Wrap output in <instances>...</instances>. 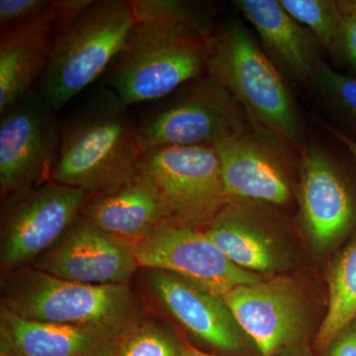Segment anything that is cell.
Returning a JSON list of instances; mask_svg holds the SVG:
<instances>
[{"mask_svg":"<svg viewBox=\"0 0 356 356\" xmlns=\"http://www.w3.org/2000/svg\"><path fill=\"white\" fill-rule=\"evenodd\" d=\"M60 145L57 111L37 89L0 112L2 197L51 180Z\"/></svg>","mask_w":356,"mask_h":356,"instance_id":"9","label":"cell"},{"mask_svg":"<svg viewBox=\"0 0 356 356\" xmlns=\"http://www.w3.org/2000/svg\"><path fill=\"white\" fill-rule=\"evenodd\" d=\"M126 245L139 266L175 274L221 296L241 285L264 280L234 264L203 231L177 222H168L147 238Z\"/></svg>","mask_w":356,"mask_h":356,"instance_id":"11","label":"cell"},{"mask_svg":"<svg viewBox=\"0 0 356 356\" xmlns=\"http://www.w3.org/2000/svg\"><path fill=\"white\" fill-rule=\"evenodd\" d=\"M323 125H324V127L327 129L330 133H332V135H334V137H336L337 139L339 140V142H341V144H343V146L346 147V149H348V151L350 152L351 156H353V158L355 159V161H356V142L350 139V138L346 137V136H344L343 134L339 132L337 129L332 127V126L330 125L329 123H325L324 122Z\"/></svg>","mask_w":356,"mask_h":356,"instance_id":"31","label":"cell"},{"mask_svg":"<svg viewBox=\"0 0 356 356\" xmlns=\"http://www.w3.org/2000/svg\"><path fill=\"white\" fill-rule=\"evenodd\" d=\"M93 1L95 0H53L50 14L55 36L74 24Z\"/></svg>","mask_w":356,"mask_h":356,"instance_id":"28","label":"cell"},{"mask_svg":"<svg viewBox=\"0 0 356 356\" xmlns=\"http://www.w3.org/2000/svg\"><path fill=\"white\" fill-rule=\"evenodd\" d=\"M290 15L313 33L321 46L334 54L343 14L336 0H280Z\"/></svg>","mask_w":356,"mask_h":356,"instance_id":"25","label":"cell"},{"mask_svg":"<svg viewBox=\"0 0 356 356\" xmlns=\"http://www.w3.org/2000/svg\"><path fill=\"white\" fill-rule=\"evenodd\" d=\"M337 4L343 16L356 17V0H337Z\"/></svg>","mask_w":356,"mask_h":356,"instance_id":"32","label":"cell"},{"mask_svg":"<svg viewBox=\"0 0 356 356\" xmlns=\"http://www.w3.org/2000/svg\"><path fill=\"white\" fill-rule=\"evenodd\" d=\"M329 292V308L315 339V348L322 355L334 337L356 318V238L332 264Z\"/></svg>","mask_w":356,"mask_h":356,"instance_id":"21","label":"cell"},{"mask_svg":"<svg viewBox=\"0 0 356 356\" xmlns=\"http://www.w3.org/2000/svg\"><path fill=\"white\" fill-rule=\"evenodd\" d=\"M163 99L137 123L144 152L214 145L242 130L250 121L240 103L208 74Z\"/></svg>","mask_w":356,"mask_h":356,"instance_id":"6","label":"cell"},{"mask_svg":"<svg viewBox=\"0 0 356 356\" xmlns=\"http://www.w3.org/2000/svg\"><path fill=\"white\" fill-rule=\"evenodd\" d=\"M50 0H1L0 28L17 24L44 13L51 6Z\"/></svg>","mask_w":356,"mask_h":356,"instance_id":"26","label":"cell"},{"mask_svg":"<svg viewBox=\"0 0 356 356\" xmlns=\"http://www.w3.org/2000/svg\"><path fill=\"white\" fill-rule=\"evenodd\" d=\"M149 290L180 325L201 341L233 355L248 350L247 336L224 297L170 273L149 269Z\"/></svg>","mask_w":356,"mask_h":356,"instance_id":"15","label":"cell"},{"mask_svg":"<svg viewBox=\"0 0 356 356\" xmlns=\"http://www.w3.org/2000/svg\"><path fill=\"white\" fill-rule=\"evenodd\" d=\"M222 297L261 356H276L286 346L306 341V307L291 280H264L234 288Z\"/></svg>","mask_w":356,"mask_h":356,"instance_id":"13","label":"cell"},{"mask_svg":"<svg viewBox=\"0 0 356 356\" xmlns=\"http://www.w3.org/2000/svg\"><path fill=\"white\" fill-rule=\"evenodd\" d=\"M181 343L158 321L145 318L118 337L110 356H181Z\"/></svg>","mask_w":356,"mask_h":356,"instance_id":"24","label":"cell"},{"mask_svg":"<svg viewBox=\"0 0 356 356\" xmlns=\"http://www.w3.org/2000/svg\"><path fill=\"white\" fill-rule=\"evenodd\" d=\"M235 6L254 26L262 48L286 79L310 83L322 58L313 33L290 15L280 0H236Z\"/></svg>","mask_w":356,"mask_h":356,"instance_id":"17","label":"cell"},{"mask_svg":"<svg viewBox=\"0 0 356 356\" xmlns=\"http://www.w3.org/2000/svg\"><path fill=\"white\" fill-rule=\"evenodd\" d=\"M136 23L186 28L212 37V13L202 4L182 0H128Z\"/></svg>","mask_w":356,"mask_h":356,"instance_id":"23","label":"cell"},{"mask_svg":"<svg viewBox=\"0 0 356 356\" xmlns=\"http://www.w3.org/2000/svg\"><path fill=\"white\" fill-rule=\"evenodd\" d=\"M208 74L240 103L250 122L301 153L305 127L286 77L241 21L215 28Z\"/></svg>","mask_w":356,"mask_h":356,"instance_id":"2","label":"cell"},{"mask_svg":"<svg viewBox=\"0 0 356 356\" xmlns=\"http://www.w3.org/2000/svg\"><path fill=\"white\" fill-rule=\"evenodd\" d=\"M299 156L300 221L313 247L325 252L356 226V193L325 147L310 142Z\"/></svg>","mask_w":356,"mask_h":356,"instance_id":"12","label":"cell"},{"mask_svg":"<svg viewBox=\"0 0 356 356\" xmlns=\"http://www.w3.org/2000/svg\"><path fill=\"white\" fill-rule=\"evenodd\" d=\"M31 266L60 280L103 285L128 283L139 264L126 243L81 216Z\"/></svg>","mask_w":356,"mask_h":356,"instance_id":"14","label":"cell"},{"mask_svg":"<svg viewBox=\"0 0 356 356\" xmlns=\"http://www.w3.org/2000/svg\"><path fill=\"white\" fill-rule=\"evenodd\" d=\"M0 356H17L3 341H0Z\"/></svg>","mask_w":356,"mask_h":356,"instance_id":"34","label":"cell"},{"mask_svg":"<svg viewBox=\"0 0 356 356\" xmlns=\"http://www.w3.org/2000/svg\"><path fill=\"white\" fill-rule=\"evenodd\" d=\"M88 194L54 180L4 200L0 259L8 273L32 264L81 217Z\"/></svg>","mask_w":356,"mask_h":356,"instance_id":"7","label":"cell"},{"mask_svg":"<svg viewBox=\"0 0 356 356\" xmlns=\"http://www.w3.org/2000/svg\"><path fill=\"white\" fill-rule=\"evenodd\" d=\"M229 201L285 205L293 198L294 149L248 121L233 135L215 143Z\"/></svg>","mask_w":356,"mask_h":356,"instance_id":"10","label":"cell"},{"mask_svg":"<svg viewBox=\"0 0 356 356\" xmlns=\"http://www.w3.org/2000/svg\"><path fill=\"white\" fill-rule=\"evenodd\" d=\"M276 356H315L306 341H298L281 350Z\"/></svg>","mask_w":356,"mask_h":356,"instance_id":"30","label":"cell"},{"mask_svg":"<svg viewBox=\"0 0 356 356\" xmlns=\"http://www.w3.org/2000/svg\"><path fill=\"white\" fill-rule=\"evenodd\" d=\"M324 356H356V318L334 337Z\"/></svg>","mask_w":356,"mask_h":356,"instance_id":"29","label":"cell"},{"mask_svg":"<svg viewBox=\"0 0 356 356\" xmlns=\"http://www.w3.org/2000/svg\"><path fill=\"white\" fill-rule=\"evenodd\" d=\"M2 293V305L40 322L105 327L124 334L145 318L129 283L84 284L24 266L9 273Z\"/></svg>","mask_w":356,"mask_h":356,"instance_id":"4","label":"cell"},{"mask_svg":"<svg viewBox=\"0 0 356 356\" xmlns=\"http://www.w3.org/2000/svg\"><path fill=\"white\" fill-rule=\"evenodd\" d=\"M309 86L336 121L332 126L356 142V79L332 69L321 60Z\"/></svg>","mask_w":356,"mask_h":356,"instance_id":"22","label":"cell"},{"mask_svg":"<svg viewBox=\"0 0 356 356\" xmlns=\"http://www.w3.org/2000/svg\"><path fill=\"white\" fill-rule=\"evenodd\" d=\"M135 19L128 1L95 0L83 15L54 37L37 90L56 111L104 74Z\"/></svg>","mask_w":356,"mask_h":356,"instance_id":"5","label":"cell"},{"mask_svg":"<svg viewBox=\"0 0 356 356\" xmlns=\"http://www.w3.org/2000/svg\"><path fill=\"white\" fill-rule=\"evenodd\" d=\"M81 216L125 243L138 242L175 222L158 185L140 170L111 191L89 195Z\"/></svg>","mask_w":356,"mask_h":356,"instance_id":"16","label":"cell"},{"mask_svg":"<svg viewBox=\"0 0 356 356\" xmlns=\"http://www.w3.org/2000/svg\"><path fill=\"white\" fill-rule=\"evenodd\" d=\"M0 112L33 90L51 51L54 30L50 7L36 17L1 28Z\"/></svg>","mask_w":356,"mask_h":356,"instance_id":"20","label":"cell"},{"mask_svg":"<svg viewBox=\"0 0 356 356\" xmlns=\"http://www.w3.org/2000/svg\"><path fill=\"white\" fill-rule=\"evenodd\" d=\"M209 37L186 28L136 23L105 72L127 106L168 97L208 74Z\"/></svg>","mask_w":356,"mask_h":356,"instance_id":"3","label":"cell"},{"mask_svg":"<svg viewBox=\"0 0 356 356\" xmlns=\"http://www.w3.org/2000/svg\"><path fill=\"white\" fill-rule=\"evenodd\" d=\"M128 108L113 90L100 88L60 122L51 180L95 195L135 175L144 151Z\"/></svg>","mask_w":356,"mask_h":356,"instance_id":"1","label":"cell"},{"mask_svg":"<svg viewBox=\"0 0 356 356\" xmlns=\"http://www.w3.org/2000/svg\"><path fill=\"white\" fill-rule=\"evenodd\" d=\"M332 56L356 79V17L343 16Z\"/></svg>","mask_w":356,"mask_h":356,"instance_id":"27","label":"cell"},{"mask_svg":"<svg viewBox=\"0 0 356 356\" xmlns=\"http://www.w3.org/2000/svg\"><path fill=\"white\" fill-rule=\"evenodd\" d=\"M139 170L158 185L179 224L207 227L229 202L221 161L213 145L145 151Z\"/></svg>","mask_w":356,"mask_h":356,"instance_id":"8","label":"cell"},{"mask_svg":"<svg viewBox=\"0 0 356 356\" xmlns=\"http://www.w3.org/2000/svg\"><path fill=\"white\" fill-rule=\"evenodd\" d=\"M254 202L229 201L204 234L227 257L252 273H270L282 264L266 218Z\"/></svg>","mask_w":356,"mask_h":356,"instance_id":"19","label":"cell"},{"mask_svg":"<svg viewBox=\"0 0 356 356\" xmlns=\"http://www.w3.org/2000/svg\"><path fill=\"white\" fill-rule=\"evenodd\" d=\"M181 356H214L208 355L204 351L198 350L195 346H192L187 341H182L181 343Z\"/></svg>","mask_w":356,"mask_h":356,"instance_id":"33","label":"cell"},{"mask_svg":"<svg viewBox=\"0 0 356 356\" xmlns=\"http://www.w3.org/2000/svg\"><path fill=\"white\" fill-rule=\"evenodd\" d=\"M121 334L105 327L29 320L0 307V341L17 356H110Z\"/></svg>","mask_w":356,"mask_h":356,"instance_id":"18","label":"cell"}]
</instances>
